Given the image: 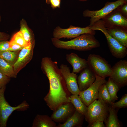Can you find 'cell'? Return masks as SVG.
<instances>
[{
  "label": "cell",
  "mask_w": 127,
  "mask_h": 127,
  "mask_svg": "<svg viewBox=\"0 0 127 127\" xmlns=\"http://www.w3.org/2000/svg\"><path fill=\"white\" fill-rule=\"evenodd\" d=\"M41 69L49 83V91L44 98L47 105L53 111L65 103L70 102L66 83L57 62L48 57L43 58Z\"/></svg>",
  "instance_id": "cell-1"
},
{
  "label": "cell",
  "mask_w": 127,
  "mask_h": 127,
  "mask_svg": "<svg viewBox=\"0 0 127 127\" xmlns=\"http://www.w3.org/2000/svg\"><path fill=\"white\" fill-rule=\"evenodd\" d=\"M94 35L90 34H83L67 41H62L53 37L51 40L53 45L57 48L79 51H88L100 46L99 43Z\"/></svg>",
  "instance_id": "cell-2"
},
{
  "label": "cell",
  "mask_w": 127,
  "mask_h": 127,
  "mask_svg": "<svg viewBox=\"0 0 127 127\" xmlns=\"http://www.w3.org/2000/svg\"><path fill=\"white\" fill-rule=\"evenodd\" d=\"M90 27L93 30H99L104 34L112 56L119 59L123 58L126 56L127 54V48L120 44L109 34L102 20L98 21Z\"/></svg>",
  "instance_id": "cell-3"
},
{
  "label": "cell",
  "mask_w": 127,
  "mask_h": 127,
  "mask_svg": "<svg viewBox=\"0 0 127 127\" xmlns=\"http://www.w3.org/2000/svg\"><path fill=\"white\" fill-rule=\"evenodd\" d=\"M6 86L0 89V127H6L8 119L15 111H24L29 107V105L24 101L18 106L13 107L6 101L4 94Z\"/></svg>",
  "instance_id": "cell-4"
},
{
  "label": "cell",
  "mask_w": 127,
  "mask_h": 127,
  "mask_svg": "<svg viewBox=\"0 0 127 127\" xmlns=\"http://www.w3.org/2000/svg\"><path fill=\"white\" fill-rule=\"evenodd\" d=\"M98 99L87 106V114L85 117L89 125L96 121H104L109 114L108 104L101 100Z\"/></svg>",
  "instance_id": "cell-5"
},
{
  "label": "cell",
  "mask_w": 127,
  "mask_h": 127,
  "mask_svg": "<svg viewBox=\"0 0 127 127\" xmlns=\"http://www.w3.org/2000/svg\"><path fill=\"white\" fill-rule=\"evenodd\" d=\"M126 0H118L113 2H107L104 6L99 10L91 11L87 9L83 12V16L90 17V26L94 23L103 18L110 14L120 6L127 3Z\"/></svg>",
  "instance_id": "cell-6"
},
{
  "label": "cell",
  "mask_w": 127,
  "mask_h": 127,
  "mask_svg": "<svg viewBox=\"0 0 127 127\" xmlns=\"http://www.w3.org/2000/svg\"><path fill=\"white\" fill-rule=\"evenodd\" d=\"M87 60L88 66L96 75L104 78L110 76L112 67L105 59L99 55L90 54Z\"/></svg>",
  "instance_id": "cell-7"
},
{
  "label": "cell",
  "mask_w": 127,
  "mask_h": 127,
  "mask_svg": "<svg viewBox=\"0 0 127 127\" xmlns=\"http://www.w3.org/2000/svg\"><path fill=\"white\" fill-rule=\"evenodd\" d=\"M95 31L92 30L89 26L85 27H81L70 25L67 28H63L58 26L54 30L53 36V38L59 39L63 38L71 39L83 34L95 35Z\"/></svg>",
  "instance_id": "cell-8"
},
{
  "label": "cell",
  "mask_w": 127,
  "mask_h": 127,
  "mask_svg": "<svg viewBox=\"0 0 127 127\" xmlns=\"http://www.w3.org/2000/svg\"><path fill=\"white\" fill-rule=\"evenodd\" d=\"M96 79L94 82L86 89L80 91L79 95L82 101L87 107L97 99L99 87L107 82L105 78L97 75H96Z\"/></svg>",
  "instance_id": "cell-9"
},
{
  "label": "cell",
  "mask_w": 127,
  "mask_h": 127,
  "mask_svg": "<svg viewBox=\"0 0 127 127\" xmlns=\"http://www.w3.org/2000/svg\"><path fill=\"white\" fill-rule=\"evenodd\" d=\"M110 77L119 88L123 87L127 83V61L120 60L116 63L112 67Z\"/></svg>",
  "instance_id": "cell-10"
},
{
  "label": "cell",
  "mask_w": 127,
  "mask_h": 127,
  "mask_svg": "<svg viewBox=\"0 0 127 127\" xmlns=\"http://www.w3.org/2000/svg\"><path fill=\"white\" fill-rule=\"evenodd\" d=\"M35 40L29 46L23 48L20 52L18 59L13 67L17 76L20 71L25 67L32 58Z\"/></svg>",
  "instance_id": "cell-11"
},
{
  "label": "cell",
  "mask_w": 127,
  "mask_h": 127,
  "mask_svg": "<svg viewBox=\"0 0 127 127\" xmlns=\"http://www.w3.org/2000/svg\"><path fill=\"white\" fill-rule=\"evenodd\" d=\"M60 68L69 92L72 95H79L80 91L77 83L78 76L76 73L71 72L69 67L66 64H61Z\"/></svg>",
  "instance_id": "cell-12"
},
{
  "label": "cell",
  "mask_w": 127,
  "mask_h": 127,
  "mask_svg": "<svg viewBox=\"0 0 127 127\" xmlns=\"http://www.w3.org/2000/svg\"><path fill=\"white\" fill-rule=\"evenodd\" d=\"M75 110V107L70 102H67L53 111L50 117L55 122L63 123L71 116Z\"/></svg>",
  "instance_id": "cell-13"
},
{
  "label": "cell",
  "mask_w": 127,
  "mask_h": 127,
  "mask_svg": "<svg viewBox=\"0 0 127 127\" xmlns=\"http://www.w3.org/2000/svg\"><path fill=\"white\" fill-rule=\"evenodd\" d=\"M106 27L116 26L127 29V18L117 8L102 20Z\"/></svg>",
  "instance_id": "cell-14"
},
{
  "label": "cell",
  "mask_w": 127,
  "mask_h": 127,
  "mask_svg": "<svg viewBox=\"0 0 127 127\" xmlns=\"http://www.w3.org/2000/svg\"><path fill=\"white\" fill-rule=\"evenodd\" d=\"M96 75L89 67L83 69L77 77V83L80 91L85 90L95 81Z\"/></svg>",
  "instance_id": "cell-15"
},
{
  "label": "cell",
  "mask_w": 127,
  "mask_h": 127,
  "mask_svg": "<svg viewBox=\"0 0 127 127\" xmlns=\"http://www.w3.org/2000/svg\"><path fill=\"white\" fill-rule=\"evenodd\" d=\"M67 61L72 66V72L76 73L80 72L88 66L87 60L79 57L77 54L71 53L66 56Z\"/></svg>",
  "instance_id": "cell-16"
},
{
  "label": "cell",
  "mask_w": 127,
  "mask_h": 127,
  "mask_svg": "<svg viewBox=\"0 0 127 127\" xmlns=\"http://www.w3.org/2000/svg\"><path fill=\"white\" fill-rule=\"evenodd\" d=\"M109 34L122 45L127 47V29L113 26L106 27Z\"/></svg>",
  "instance_id": "cell-17"
},
{
  "label": "cell",
  "mask_w": 127,
  "mask_h": 127,
  "mask_svg": "<svg viewBox=\"0 0 127 127\" xmlns=\"http://www.w3.org/2000/svg\"><path fill=\"white\" fill-rule=\"evenodd\" d=\"M85 116L75 110L73 114L66 121L59 123L57 127H75L81 126Z\"/></svg>",
  "instance_id": "cell-18"
},
{
  "label": "cell",
  "mask_w": 127,
  "mask_h": 127,
  "mask_svg": "<svg viewBox=\"0 0 127 127\" xmlns=\"http://www.w3.org/2000/svg\"><path fill=\"white\" fill-rule=\"evenodd\" d=\"M32 127H57L55 122L46 115L37 114L33 120Z\"/></svg>",
  "instance_id": "cell-19"
},
{
  "label": "cell",
  "mask_w": 127,
  "mask_h": 127,
  "mask_svg": "<svg viewBox=\"0 0 127 127\" xmlns=\"http://www.w3.org/2000/svg\"><path fill=\"white\" fill-rule=\"evenodd\" d=\"M70 102L75 107V110L85 116L86 115L87 107L82 101L79 95H72L70 96Z\"/></svg>",
  "instance_id": "cell-20"
},
{
  "label": "cell",
  "mask_w": 127,
  "mask_h": 127,
  "mask_svg": "<svg viewBox=\"0 0 127 127\" xmlns=\"http://www.w3.org/2000/svg\"><path fill=\"white\" fill-rule=\"evenodd\" d=\"M109 114L104 121L107 127H119L120 125L119 122L116 112L114 108L109 107Z\"/></svg>",
  "instance_id": "cell-21"
},
{
  "label": "cell",
  "mask_w": 127,
  "mask_h": 127,
  "mask_svg": "<svg viewBox=\"0 0 127 127\" xmlns=\"http://www.w3.org/2000/svg\"><path fill=\"white\" fill-rule=\"evenodd\" d=\"M20 31L25 40L28 43H31L34 40V35L31 30L29 29L25 20H21L20 23Z\"/></svg>",
  "instance_id": "cell-22"
},
{
  "label": "cell",
  "mask_w": 127,
  "mask_h": 127,
  "mask_svg": "<svg viewBox=\"0 0 127 127\" xmlns=\"http://www.w3.org/2000/svg\"><path fill=\"white\" fill-rule=\"evenodd\" d=\"M0 72L10 78H16L13 66L0 58Z\"/></svg>",
  "instance_id": "cell-23"
},
{
  "label": "cell",
  "mask_w": 127,
  "mask_h": 127,
  "mask_svg": "<svg viewBox=\"0 0 127 127\" xmlns=\"http://www.w3.org/2000/svg\"><path fill=\"white\" fill-rule=\"evenodd\" d=\"M20 51H8L0 52V58L13 66L18 59Z\"/></svg>",
  "instance_id": "cell-24"
},
{
  "label": "cell",
  "mask_w": 127,
  "mask_h": 127,
  "mask_svg": "<svg viewBox=\"0 0 127 127\" xmlns=\"http://www.w3.org/2000/svg\"><path fill=\"white\" fill-rule=\"evenodd\" d=\"M105 84L111 99L114 102L118 99L117 93L119 88L110 77L109 78L108 81H107L105 83Z\"/></svg>",
  "instance_id": "cell-25"
},
{
  "label": "cell",
  "mask_w": 127,
  "mask_h": 127,
  "mask_svg": "<svg viewBox=\"0 0 127 127\" xmlns=\"http://www.w3.org/2000/svg\"><path fill=\"white\" fill-rule=\"evenodd\" d=\"M97 99L101 100L106 103L111 105L114 102L111 99L105 83L102 84L99 87Z\"/></svg>",
  "instance_id": "cell-26"
},
{
  "label": "cell",
  "mask_w": 127,
  "mask_h": 127,
  "mask_svg": "<svg viewBox=\"0 0 127 127\" xmlns=\"http://www.w3.org/2000/svg\"><path fill=\"white\" fill-rule=\"evenodd\" d=\"M11 40L23 48L29 46L32 43L27 42L24 39L22 33L20 31L14 35Z\"/></svg>",
  "instance_id": "cell-27"
},
{
  "label": "cell",
  "mask_w": 127,
  "mask_h": 127,
  "mask_svg": "<svg viewBox=\"0 0 127 127\" xmlns=\"http://www.w3.org/2000/svg\"><path fill=\"white\" fill-rule=\"evenodd\" d=\"M111 106L114 108L126 107L127 106V94H125L123 95L119 101L115 103L114 102Z\"/></svg>",
  "instance_id": "cell-28"
},
{
  "label": "cell",
  "mask_w": 127,
  "mask_h": 127,
  "mask_svg": "<svg viewBox=\"0 0 127 127\" xmlns=\"http://www.w3.org/2000/svg\"><path fill=\"white\" fill-rule=\"evenodd\" d=\"M10 78L0 72V89L6 86L10 81Z\"/></svg>",
  "instance_id": "cell-29"
},
{
  "label": "cell",
  "mask_w": 127,
  "mask_h": 127,
  "mask_svg": "<svg viewBox=\"0 0 127 127\" xmlns=\"http://www.w3.org/2000/svg\"><path fill=\"white\" fill-rule=\"evenodd\" d=\"M23 48L11 40L9 41V51H20Z\"/></svg>",
  "instance_id": "cell-30"
},
{
  "label": "cell",
  "mask_w": 127,
  "mask_h": 127,
  "mask_svg": "<svg viewBox=\"0 0 127 127\" xmlns=\"http://www.w3.org/2000/svg\"><path fill=\"white\" fill-rule=\"evenodd\" d=\"M9 41H0V52L9 51Z\"/></svg>",
  "instance_id": "cell-31"
},
{
  "label": "cell",
  "mask_w": 127,
  "mask_h": 127,
  "mask_svg": "<svg viewBox=\"0 0 127 127\" xmlns=\"http://www.w3.org/2000/svg\"><path fill=\"white\" fill-rule=\"evenodd\" d=\"M61 1L60 0H49L47 4H50L52 8L54 9L57 8H60Z\"/></svg>",
  "instance_id": "cell-32"
},
{
  "label": "cell",
  "mask_w": 127,
  "mask_h": 127,
  "mask_svg": "<svg viewBox=\"0 0 127 127\" xmlns=\"http://www.w3.org/2000/svg\"><path fill=\"white\" fill-rule=\"evenodd\" d=\"M117 8L125 16L127 17V3L124 4L120 6Z\"/></svg>",
  "instance_id": "cell-33"
},
{
  "label": "cell",
  "mask_w": 127,
  "mask_h": 127,
  "mask_svg": "<svg viewBox=\"0 0 127 127\" xmlns=\"http://www.w3.org/2000/svg\"><path fill=\"white\" fill-rule=\"evenodd\" d=\"M103 121H96L93 122L89 126L91 127H104L105 126Z\"/></svg>",
  "instance_id": "cell-34"
},
{
  "label": "cell",
  "mask_w": 127,
  "mask_h": 127,
  "mask_svg": "<svg viewBox=\"0 0 127 127\" xmlns=\"http://www.w3.org/2000/svg\"><path fill=\"white\" fill-rule=\"evenodd\" d=\"M10 38V36L8 34L3 32H0V41L8 40Z\"/></svg>",
  "instance_id": "cell-35"
},
{
  "label": "cell",
  "mask_w": 127,
  "mask_h": 127,
  "mask_svg": "<svg viewBox=\"0 0 127 127\" xmlns=\"http://www.w3.org/2000/svg\"><path fill=\"white\" fill-rule=\"evenodd\" d=\"M79 0L80 1H86L87 0Z\"/></svg>",
  "instance_id": "cell-36"
},
{
  "label": "cell",
  "mask_w": 127,
  "mask_h": 127,
  "mask_svg": "<svg viewBox=\"0 0 127 127\" xmlns=\"http://www.w3.org/2000/svg\"><path fill=\"white\" fill-rule=\"evenodd\" d=\"M49 0H46V4H47L48 3Z\"/></svg>",
  "instance_id": "cell-37"
},
{
  "label": "cell",
  "mask_w": 127,
  "mask_h": 127,
  "mask_svg": "<svg viewBox=\"0 0 127 127\" xmlns=\"http://www.w3.org/2000/svg\"><path fill=\"white\" fill-rule=\"evenodd\" d=\"M1 21V17L0 14V22Z\"/></svg>",
  "instance_id": "cell-38"
},
{
  "label": "cell",
  "mask_w": 127,
  "mask_h": 127,
  "mask_svg": "<svg viewBox=\"0 0 127 127\" xmlns=\"http://www.w3.org/2000/svg\"></svg>",
  "instance_id": "cell-39"
}]
</instances>
